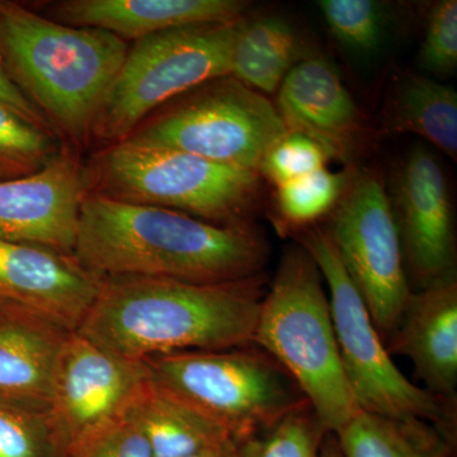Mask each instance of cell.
Segmentation results:
<instances>
[{"label":"cell","mask_w":457,"mask_h":457,"mask_svg":"<svg viewBox=\"0 0 457 457\" xmlns=\"http://www.w3.org/2000/svg\"><path fill=\"white\" fill-rule=\"evenodd\" d=\"M75 260L102 278L221 284L266 272L270 245L253 224H212L174 210L88 194Z\"/></svg>","instance_id":"6da1fadb"},{"label":"cell","mask_w":457,"mask_h":457,"mask_svg":"<svg viewBox=\"0 0 457 457\" xmlns=\"http://www.w3.org/2000/svg\"><path fill=\"white\" fill-rule=\"evenodd\" d=\"M266 272L239 281L194 284L167 278H104L75 332L126 359L253 345Z\"/></svg>","instance_id":"7a4b0ae2"},{"label":"cell","mask_w":457,"mask_h":457,"mask_svg":"<svg viewBox=\"0 0 457 457\" xmlns=\"http://www.w3.org/2000/svg\"><path fill=\"white\" fill-rule=\"evenodd\" d=\"M128 51V42L113 33L64 25L0 0V56L9 77L54 132L73 145L92 139Z\"/></svg>","instance_id":"3957f363"},{"label":"cell","mask_w":457,"mask_h":457,"mask_svg":"<svg viewBox=\"0 0 457 457\" xmlns=\"http://www.w3.org/2000/svg\"><path fill=\"white\" fill-rule=\"evenodd\" d=\"M253 345L294 378L328 433L359 413L343 372L323 276L303 246L282 254L262 300Z\"/></svg>","instance_id":"277c9868"},{"label":"cell","mask_w":457,"mask_h":457,"mask_svg":"<svg viewBox=\"0 0 457 457\" xmlns=\"http://www.w3.org/2000/svg\"><path fill=\"white\" fill-rule=\"evenodd\" d=\"M84 173L88 194L163 207L224 227L253 224L263 197L258 171L129 141L104 147Z\"/></svg>","instance_id":"5b68a950"},{"label":"cell","mask_w":457,"mask_h":457,"mask_svg":"<svg viewBox=\"0 0 457 457\" xmlns=\"http://www.w3.org/2000/svg\"><path fill=\"white\" fill-rule=\"evenodd\" d=\"M239 22L196 23L135 41L99 110L92 139L107 146L122 143L168 102L230 75Z\"/></svg>","instance_id":"8992f818"},{"label":"cell","mask_w":457,"mask_h":457,"mask_svg":"<svg viewBox=\"0 0 457 457\" xmlns=\"http://www.w3.org/2000/svg\"><path fill=\"white\" fill-rule=\"evenodd\" d=\"M154 386L182 399L245 441L308 403L270 354L249 347L180 352L147 360Z\"/></svg>","instance_id":"52a82bcc"},{"label":"cell","mask_w":457,"mask_h":457,"mask_svg":"<svg viewBox=\"0 0 457 457\" xmlns=\"http://www.w3.org/2000/svg\"><path fill=\"white\" fill-rule=\"evenodd\" d=\"M329 290L330 312L343 372L360 411L393 418L453 423L450 403L408 380L393 362L368 306L337 253L327 228L296 231Z\"/></svg>","instance_id":"ba28073f"},{"label":"cell","mask_w":457,"mask_h":457,"mask_svg":"<svg viewBox=\"0 0 457 457\" xmlns=\"http://www.w3.org/2000/svg\"><path fill=\"white\" fill-rule=\"evenodd\" d=\"M286 132L269 97L225 75L168 102L123 141L261 173L264 156Z\"/></svg>","instance_id":"9c48e42d"},{"label":"cell","mask_w":457,"mask_h":457,"mask_svg":"<svg viewBox=\"0 0 457 457\" xmlns=\"http://www.w3.org/2000/svg\"><path fill=\"white\" fill-rule=\"evenodd\" d=\"M327 231L376 329L381 338H389L413 291L380 170L352 171Z\"/></svg>","instance_id":"30bf717a"},{"label":"cell","mask_w":457,"mask_h":457,"mask_svg":"<svg viewBox=\"0 0 457 457\" xmlns=\"http://www.w3.org/2000/svg\"><path fill=\"white\" fill-rule=\"evenodd\" d=\"M149 384L147 361L119 356L73 332L46 416L60 455L122 418Z\"/></svg>","instance_id":"8fae6325"},{"label":"cell","mask_w":457,"mask_h":457,"mask_svg":"<svg viewBox=\"0 0 457 457\" xmlns=\"http://www.w3.org/2000/svg\"><path fill=\"white\" fill-rule=\"evenodd\" d=\"M386 187L404 263L420 287L455 275L453 206L435 154L414 147L396 165Z\"/></svg>","instance_id":"7c38bea8"},{"label":"cell","mask_w":457,"mask_h":457,"mask_svg":"<svg viewBox=\"0 0 457 457\" xmlns=\"http://www.w3.org/2000/svg\"><path fill=\"white\" fill-rule=\"evenodd\" d=\"M87 195L84 167L62 149L31 176L0 180V236L73 255Z\"/></svg>","instance_id":"4fadbf2b"},{"label":"cell","mask_w":457,"mask_h":457,"mask_svg":"<svg viewBox=\"0 0 457 457\" xmlns=\"http://www.w3.org/2000/svg\"><path fill=\"white\" fill-rule=\"evenodd\" d=\"M275 106L286 130L317 141L330 159L342 163H353L371 141L365 117L324 57L297 62L279 86Z\"/></svg>","instance_id":"5bb4252c"},{"label":"cell","mask_w":457,"mask_h":457,"mask_svg":"<svg viewBox=\"0 0 457 457\" xmlns=\"http://www.w3.org/2000/svg\"><path fill=\"white\" fill-rule=\"evenodd\" d=\"M104 281L74 255L0 236V300L40 312L75 332Z\"/></svg>","instance_id":"9a60e30c"},{"label":"cell","mask_w":457,"mask_h":457,"mask_svg":"<svg viewBox=\"0 0 457 457\" xmlns=\"http://www.w3.org/2000/svg\"><path fill=\"white\" fill-rule=\"evenodd\" d=\"M73 330L0 300V405L46 417Z\"/></svg>","instance_id":"2e32d148"},{"label":"cell","mask_w":457,"mask_h":457,"mask_svg":"<svg viewBox=\"0 0 457 457\" xmlns=\"http://www.w3.org/2000/svg\"><path fill=\"white\" fill-rule=\"evenodd\" d=\"M385 345L390 354L411 361L426 390L453 404L457 386L456 276L411 294Z\"/></svg>","instance_id":"e0dca14e"},{"label":"cell","mask_w":457,"mask_h":457,"mask_svg":"<svg viewBox=\"0 0 457 457\" xmlns=\"http://www.w3.org/2000/svg\"><path fill=\"white\" fill-rule=\"evenodd\" d=\"M246 8L240 0H64L53 5V20L137 41L196 23L237 22Z\"/></svg>","instance_id":"ac0fdd59"},{"label":"cell","mask_w":457,"mask_h":457,"mask_svg":"<svg viewBox=\"0 0 457 457\" xmlns=\"http://www.w3.org/2000/svg\"><path fill=\"white\" fill-rule=\"evenodd\" d=\"M123 416L143 433L153 457H187L233 438L212 418L152 381Z\"/></svg>","instance_id":"d6986e66"},{"label":"cell","mask_w":457,"mask_h":457,"mask_svg":"<svg viewBox=\"0 0 457 457\" xmlns=\"http://www.w3.org/2000/svg\"><path fill=\"white\" fill-rule=\"evenodd\" d=\"M343 457H455L449 427L360 411L333 433Z\"/></svg>","instance_id":"ffe728a7"},{"label":"cell","mask_w":457,"mask_h":457,"mask_svg":"<svg viewBox=\"0 0 457 457\" xmlns=\"http://www.w3.org/2000/svg\"><path fill=\"white\" fill-rule=\"evenodd\" d=\"M302 55L299 35L284 18L245 17L237 23L230 75L262 95H273Z\"/></svg>","instance_id":"44dd1931"},{"label":"cell","mask_w":457,"mask_h":457,"mask_svg":"<svg viewBox=\"0 0 457 457\" xmlns=\"http://www.w3.org/2000/svg\"><path fill=\"white\" fill-rule=\"evenodd\" d=\"M386 129L414 134L457 158V95L450 86L414 73L396 80L386 106Z\"/></svg>","instance_id":"7402d4cb"},{"label":"cell","mask_w":457,"mask_h":457,"mask_svg":"<svg viewBox=\"0 0 457 457\" xmlns=\"http://www.w3.org/2000/svg\"><path fill=\"white\" fill-rule=\"evenodd\" d=\"M348 176L347 171L335 173L321 168L276 186L278 227L296 233L329 215L341 197Z\"/></svg>","instance_id":"603a6c76"},{"label":"cell","mask_w":457,"mask_h":457,"mask_svg":"<svg viewBox=\"0 0 457 457\" xmlns=\"http://www.w3.org/2000/svg\"><path fill=\"white\" fill-rule=\"evenodd\" d=\"M62 149L55 132L0 104V180L31 176Z\"/></svg>","instance_id":"cb8c5ba5"},{"label":"cell","mask_w":457,"mask_h":457,"mask_svg":"<svg viewBox=\"0 0 457 457\" xmlns=\"http://www.w3.org/2000/svg\"><path fill=\"white\" fill-rule=\"evenodd\" d=\"M327 433L311 404L303 403L275 426L240 441L242 457H319Z\"/></svg>","instance_id":"d4e9b609"},{"label":"cell","mask_w":457,"mask_h":457,"mask_svg":"<svg viewBox=\"0 0 457 457\" xmlns=\"http://www.w3.org/2000/svg\"><path fill=\"white\" fill-rule=\"evenodd\" d=\"M328 29L352 53L370 55L380 49L386 29L384 5L374 0H320Z\"/></svg>","instance_id":"484cf974"},{"label":"cell","mask_w":457,"mask_h":457,"mask_svg":"<svg viewBox=\"0 0 457 457\" xmlns=\"http://www.w3.org/2000/svg\"><path fill=\"white\" fill-rule=\"evenodd\" d=\"M329 159L317 141L305 135L287 131L264 156L261 176L279 186L327 168Z\"/></svg>","instance_id":"4316f807"},{"label":"cell","mask_w":457,"mask_h":457,"mask_svg":"<svg viewBox=\"0 0 457 457\" xmlns=\"http://www.w3.org/2000/svg\"><path fill=\"white\" fill-rule=\"evenodd\" d=\"M0 457H62L46 417L0 405Z\"/></svg>","instance_id":"83f0119b"},{"label":"cell","mask_w":457,"mask_h":457,"mask_svg":"<svg viewBox=\"0 0 457 457\" xmlns=\"http://www.w3.org/2000/svg\"><path fill=\"white\" fill-rule=\"evenodd\" d=\"M422 68L432 73L451 74L457 66V2L435 3L427 18L425 40L420 47Z\"/></svg>","instance_id":"f1b7e54d"},{"label":"cell","mask_w":457,"mask_h":457,"mask_svg":"<svg viewBox=\"0 0 457 457\" xmlns=\"http://www.w3.org/2000/svg\"><path fill=\"white\" fill-rule=\"evenodd\" d=\"M64 457H153L143 433L125 416L75 445Z\"/></svg>","instance_id":"f546056e"},{"label":"cell","mask_w":457,"mask_h":457,"mask_svg":"<svg viewBox=\"0 0 457 457\" xmlns=\"http://www.w3.org/2000/svg\"><path fill=\"white\" fill-rule=\"evenodd\" d=\"M0 104L11 108L14 112L21 114L23 119L29 120V121L35 123V125L54 131L46 119L42 116L40 111L33 106L29 98L21 92L16 83L9 77L2 56H0Z\"/></svg>","instance_id":"4dcf8cb0"},{"label":"cell","mask_w":457,"mask_h":457,"mask_svg":"<svg viewBox=\"0 0 457 457\" xmlns=\"http://www.w3.org/2000/svg\"><path fill=\"white\" fill-rule=\"evenodd\" d=\"M187 457H242V446L240 441L228 438Z\"/></svg>","instance_id":"1f68e13d"},{"label":"cell","mask_w":457,"mask_h":457,"mask_svg":"<svg viewBox=\"0 0 457 457\" xmlns=\"http://www.w3.org/2000/svg\"><path fill=\"white\" fill-rule=\"evenodd\" d=\"M319 457H343L341 449H339L338 441L333 433H327L321 444Z\"/></svg>","instance_id":"d6a6232c"}]
</instances>
